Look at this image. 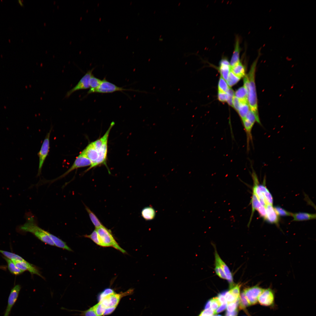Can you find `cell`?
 Returning a JSON list of instances; mask_svg holds the SVG:
<instances>
[{"mask_svg":"<svg viewBox=\"0 0 316 316\" xmlns=\"http://www.w3.org/2000/svg\"><path fill=\"white\" fill-rule=\"evenodd\" d=\"M234 96L239 99L240 102H248L247 91L244 86L238 89L235 92Z\"/></svg>","mask_w":316,"mask_h":316,"instance_id":"7402d4cb","label":"cell"},{"mask_svg":"<svg viewBox=\"0 0 316 316\" xmlns=\"http://www.w3.org/2000/svg\"><path fill=\"white\" fill-rule=\"evenodd\" d=\"M274 209L278 216H291L292 213L279 206H276Z\"/></svg>","mask_w":316,"mask_h":316,"instance_id":"f35d334b","label":"cell"},{"mask_svg":"<svg viewBox=\"0 0 316 316\" xmlns=\"http://www.w3.org/2000/svg\"><path fill=\"white\" fill-rule=\"evenodd\" d=\"M214 311L211 308L202 311L198 316H212Z\"/></svg>","mask_w":316,"mask_h":316,"instance_id":"ee69618b","label":"cell"},{"mask_svg":"<svg viewBox=\"0 0 316 316\" xmlns=\"http://www.w3.org/2000/svg\"><path fill=\"white\" fill-rule=\"evenodd\" d=\"M94 309L98 316H102L106 308L100 302H99L93 306Z\"/></svg>","mask_w":316,"mask_h":316,"instance_id":"e575fe53","label":"cell"},{"mask_svg":"<svg viewBox=\"0 0 316 316\" xmlns=\"http://www.w3.org/2000/svg\"><path fill=\"white\" fill-rule=\"evenodd\" d=\"M94 69L93 68L88 70L85 74L81 78L77 84L73 88L66 93L65 97H69L73 92L77 90H84L90 88L89 80L92 75V72Z\"/></svg>","mask_w":316,"mask_h":316,"instance_id":"9c48e42d","label":"cell"},{"mask_svg":"<svg viewBox=\"0 0 316 316\" xmlns=\"http://www.w3.org/2000/svg\"><path fill=\"white\" fill-rule=\"evenodd\" d=\"M85 205V209L89 214L90 218L95 228L104 226L95 214L87 207Z\"/></svg>","mask_w":316,"mask_h":316,"instance_id":"d4e9b609","label":"cell"},{"mask_svg":"<svg viewBox=\"0 0 316 316\" xmlns=\"http://www.w3.org/2000/svg\"><path fill=\"white\" fill-rule=\"evenodd\" d=\"M20 229L24 232H30L38 239L46 244L55 246L52 241L46 233V231L39 227L35 222L33 217H28L27 221L19 227Z\"/></svg>","mask_w":316,"mask_h":316,"instance_id":"7a4b0ae2","label":"cell"},{"mask_svg":"<svg viewBox=\"0 0 316 316\" xmlns=\"http://www.w3.org/2000/svg\"><path fill=\"white\" fill-rule=\"evenodd\" d=\"M227 303H225L222 304L214 312V314H215L220 312H221L224 310H225L227 307Z\"/></svg>","mask_w":316,"mask_h":316,"instance_id":"c3c4849f","label":"cell"},{"mask_svg":"<svg viewBox=\"0 0 316 316\" xmlns=\"http://www.w3.org/2000/svg\"><path fill=\"white\" fill-rule=\"evenodd\" d=\"M210 307V300L208 301L206 303L205 307V310L209 308Z\"/></svg>","mask_w":316,"mask_h":316,"instance_id":"f907efd6","label":"cell"},{"mask_svg":"<svg viewBox=\"0 0 316 316\" xmlns=\"http://www.w3.org/2000/svg\"><path fill=\"white\" fill-rule=\"evenodd\" d=\"M18 1V2L19 4H20V5L21 6H23V2H22V1H21L20 0H19Z\"/></svg>","mask_w":316,"mask_h":316,"instance_id":"816d5d0a","label":"cell"},{"mask_svg":"<svg viewBox=\"0 0 316 316\" xmlns=\"http://www.w3.org/2000/svg\"><path fill=\"white\" fill-rule=\"evenodd\" d=\"M240 79V78L234 75L230 70L226 82L229 86L231 87L236 84Z\"/></svg>","mask_w":316,"mask_h":316,"instance_id":"f546056e","label":"cell"},{"mask_svg":"<svg viewBox=\"0 0 316 316\" xmlns=\"http://www.w3.org/2000/svg\"><path fill=\"white\" fill-rule=\"evenodd\" d=\"M155 214L154 209L150 207L144 208L141 212L142 216L146 220L152 219L154 218Z\"/></svg>","mask_w":316,"mask_h":316,"instance_id":"4316f807","label":"cell"},{"mask_svg":"<svg viewBox=\"0 0 316 316\" xmlns=\"http://www.w3.org/2000/svg\"><path fill=\"white\" fill-rule=\"evenodd\" d=\"M214 270L216 274L221 279H226V277L224 272L219 265L216 262Z\"/></svg>","mask_w":316,"mask_h":316,"instance_id":"d590c367","label":"cell"},{"mask_svg":"<svg viewBox=\"0 0 316 316\" xmlns=\"http://www.w3.org/2000/svg\"><path fill=\"white\" fill-rule=\"evenodd\" d=\"M84 237L90 239L97 245L103 247V244L97 231L95 229L90 235L86 234L84 236Z\"/></svg>","mask_w":316,"mask_h":316,"instance_id":"f1b7e54d","label":"cell"},{"mask_svg":"<svg viewBox=\"0 0 316 316\" xmlns=\"http://www.w3.org/2000/svg\"><path fill=\"white\" fill-rule=\"evenodd\" d=\"M51 132V129L47 134L37 154L39 158L38 176L40 175L41 174L42 167L49 151V139Z\"/></svg>","mask_w":316,"mask_h":316,"instance_id":"8992f818","label":"cell"},{"mask_svg":"<svg viewBox=\"0 0 316 316\" xmlns=\"http://www.w3.org/2000/svg\"><path fill=\"white\" fill-rule=\"evenodd\" d=\"M250 109L248 102H240L237 112L242 120L246 117Z\"/></svg>","mask_w":316,"mask_h":316,"instance_id":"cb8c5ba5","label":"cell"},{"mask_svg":"<svg viewBox=\"0 0 316 316\" xmlns=\"http://www.w3.org/2000/svg\"><path fill=\"white\" fill-rule=\"evenodd\" d=\"M102 81V80L95 77L92 74L90 79V89L87 92V94L93 93L94 91L99 87Z\"/></svg>","mask_w":316,"mask_h":316,"instance_id":"603a6c76","label":"cell"},{"mask_svg":"<svg viewBox=\"0 0 316 316\" xmlns=\"http://www.w3.org/2000/svg\"><path fill=\"white\" fill-rule=\"evenodd\" d=\"M0 253L5 257L10 259L12 261H23L25 260L20 256L15 253L0 250Z\"/></svg>","mask_w":316,"mask_h":316,"instance_id":"83f0119b","label":"cell"},{"mask_svg":"<svg viewBox=\"0 0 316 316\" xmlns=\"http://www.w3.org/2000/svg\"><path fill=\"white\" fill-rule=\"evenodd\" d=\"M21 286L18 284L11 289L9 296L8 305L4 316H9L11 310L16 301L21 289Z\"/></svg>","mask_w":316,"mask_h":316,"instance_id":"5bb4252c","label":"cell"},{"mask_svg":"<svg viewBox=\"0 0 316 316\" xmlns=\"http://www.w3.org/2000/svg\"><path fill=\"white\" fill-rule=\"evenodd\" d=\"M133 90L130 89L123 88L119 87L115 85L108 81L105 78L102 80V82L99 87L95 90L93 93H112L116 91Z\"/></svg>","mask_w":316,"mask_h":316,"instance_id":"30bf717a","label":"cell"},{"mask_svg":"<svg viewBox=\"0 0 316 316\" xmlns=\"http://www.w3.org/2000/svg\"><path fill=\"white\" fill-rule=\"evenodd\" d=\"M115 293V291L112 289L109 288H107L98 294V300L99 302L104 298Z\"/></svg>","mask_w":316,"mask_h":316,"instance_id":"4dcf8cb0","label":"cell"},{"mask_svg":"<svg viewBox=\"0 0 316 316\" xmlns=\"http://www.w3.org/2000/svg\"><path fill=\"white\" fill-rule=\"evenodd\" d=\"M239 304L241 309H245L246 307L250 305L243 291L241 293L239 297Z\"/></svg>","mask_w":316,"mask_h":316,"instance_id":"836d02e7","label":"cell"},{"mask_svg":"<svg viewBox=\"0 0 316 316\" xmlns=\"http://www.w3.org/2000/svg\"><path fill=\"white\" fill-rule=\"evenodd\" d=\"M263 289L256 286L246 288L244 290L243 292L250 305H255L257 303L258 297Z\"/></svg>","mask_w":316,"mask_h":316,"instance_id":"8fae6325","label":"cell"},{"mask_svg":"<svg viewBox=\"0 0 316 316\" xmlns=\"http://www.w3.org/2000/svg\"><path fill=\"white\" fill-rule=\"evenodd\" d=\"M3 257L7 263L8 270L12 274L15 275H18L24 272L18 268L12 260L5 257Z\"/></svg>","mask_w":316,"mask_h":316,"instance_id":"484cf974","label":"cell"},{"mask_svg":"<svg viewBox=\"0 0 316 316\" xmlns=\"http://www.w3.org/2000/svg\"><path fill=\"white\" fill-rule=\"evenodd\" d=\"M291 216L293 218V221H303L308 220L316 218V214L304 212H299L292 213Z\"/></svg>","mask_w":316,"mask_h":316,"instance_id":"ffe728a7","label":"cell"},{"mask_svg":"<svg viewBox=\"0 0 316 316\" xmlns=\"http://www.w3.org/2000/svg\"><path fill=\"white\" fill-rule=\"evenodd\" d=\"M81 152L91 161L92 164L89 168L91 167L95 163L98 158L97 152L92 142L89 143Z\"/></svg>","mask_w":316,"mask_h":316,"instance_id":"9a60e30c","label":"cell"},{"mask_svg":"<svg viewBox=\"0 0 316 316\" xmlns=\"http://www.w3.org/2000/svg\"><path fill=\"white\" fill-rule=\"evenodd\" d=\"M117 306L107 308L105 309L103 316L109 315L112 313L115 310Z\"/></svg>","mask_w":316,"mask_h":316,"instance_id":"7dc6e473","label":"cell"},{"mask_svg":"<svg viewBox=\"0 0 316 316\" xmlns=\"http://www.w3.org/2000/svg\"><path fill=\"white\" fill-rule=\"evenodd\" d=\"M70 311H77L80 312L78 314L80 316H98L96 313L93 306L85 310H70Z\"/></svg>","mask_w":316,"mask_h":316,"instance_id":"d6a6232c","label":"cell"},{"mask_svg":"<svg viewBox=\"0 0 316 316\" xmlns=\"http://www.w3.org/2000/svg\"><path fill=\"white\" fill-rule=\"evenodd\" d=\"M231 71L237 76L240 78L245 75V68L240 61L237 64L231 68Z\"/></svg>","mask_w":316,"mask_h":316,"instance_id":"44dd1931","label":"cell"},{"mask_svg":"<svg viewBox=\"0 0 316 316\" xmlns=\"http://www.w3.org/2000/svg\"><path fill=\"white\" fill-rule=\"evenodd\" d=\"M224 297L228 304L235 302L237 299L229 291H227Z\"/></svg>","mask_w":316,"mask_h":316,"instance_id":"b9f144b4","label":"cell"},{"mask_svg":"<svg viewBox=\"0 0 316 316\" xmlns=\"http://www.w3.org/2000/svg\"><path fill=\"white\" fill-rule=\"evenodd\" d=\"M133 289H130L124 292L119 293H115L103 299L100 302L106 308L117 306L120 300L123 297L131 295L133 293Z\"/></svg>","mask_w":316,"mask_h":316,"instance_id":"52a82bcc","label":"cell"},{"mask_svg":"<svg viewBox=\"0 0 316 316\" xmlns=\"http://www.w3.org/2000/svg\"><path fill=\"white\" fill-rule=\"evenodd\" d=\"M226 93L228 97L226 102L229 105L233 107V99L235 92L232 89L229 88Z\"/></svg>","mask_w":316,"mask_h":316,"instance_id":"60d3db41","label":"cell"},{"mask_svg":"<svg viewBox=\"0 0 316 316\" xmlns=\"http://www.w3.org/2000/svg\"><path fill=\"white\" fill-rule=\"evenodd\" d=\"M92 164L91 161L84 154L81 152L76 158L73 164L69 169L61 176L55 179L54 180L63 177L75 169L87 166H90Z\"/></svg>","mask_w":316,"mask_h":316,"instance_id":"ba28073f","label":"cell"},{"mask_svg":"<svg viewBox=\"0 0 316 316\" xmlns=\"http://www.w3.org/2000/svg\"><path fill=\"white\" fill-rule=\"evenodd\" d=\"M239 298L235 302L228 304L227 306V311L232 312L237 309L239 305Z\"/></svg>","mask_w":316,"mask_h":316,"instance_id":"ab89813d","label":"cell"},{"mask_svg":"<svg viewBox=\"0 0 316 316\" xmlns=\"http://www.w3.org/2000/svg\"><path fill=\"white\" fill-rule=\"evenodd\" d=\"M241 285L239 284L234 285L233 287L230 288L229 291L237 299L240 297V288Z\"/></svg>","mask_w":316,"mask_h":316,"instance_id":"8d00e7d4","label":"cell"},{"mask_svg":"<svg viewBox=\"0 0 316 316\" xmlns=\"http://www.w3.org/2000/svg\"><path fill=\"white\" fill-rule=\"evenodd\" d=\"M102 242L103 247L111 246L122 252L123 253L126 251L121 248L118 245L113 236L111 231L103 226L95 228Z\"/></svg>","mask_w":316,"mask_h":316,"instance_id":"277c9868","label":"cell"},{"mask_svg":"<svg viewBox=\"0 0 316 316\" xmlns=\"http://www.w3.org/2000/svg\"><path fill=\"white\" fill-rule=\"evenodd\" d=\"M257 210L258 211L260 215L264 219L266 215L265 207L263 205H261Z\"/></svg>","mask_w":316,"mask_h":316,"instance_id":"f6af8a7d","label":"cell"},{"mask_svg":"<svg viewBox=\"0 0 316 316\" xmlns=\"http://www.w3.org/2000/svg\"><path fill=\"white\" fill-rule=\"evenodd\" d=\"M241 50L239 38L238 36L235 37L234 50L230 62L231 68L233 67L240 61V55Z\"/></svg>","mask_w":316,"mask_h":316,"instance_id":"2e32d148","label":"cell"},{"mask_svg":"<svg viewBox=\"0 0 316 316\" xmlns=\"http://www.w3.org/2000/svg\"><path fill=\"white\" fill-rule=\"evenodd\" d=\"M219 70L221 76L226 81L231 70L230 62L227 57H223L219 63Z\"/></svg>","mask_w":316,"mask_h":316,"instance_id":"ac0fdd59","label":"cell"},{"mask_svg":"<svg viewBox=\"0 0 316 316\" xmlns=\"http://www.w3.org/2000/svg\"><path fill=\"white\" fill-rule=\"evenodd\" d=\"M214 253L215 262L219 265L224 272L226 277V280L229 282L231 288L234 285L232 273L227 266L219 255L215 248Z\"/></svg>","mask_w":316,"mask_h":316,"instance_id":"4fadbf2b","label":"cell"},{"mask_svg":"<svg viewBox=\"0 0 316 316\" xmlns=\"http://www.w3.org/2000/svg\"><path fill=\"white\" fill-rule=\"evenodd\" d=\"M265 207L266 215L264 220L271 224H278L279 221V216L276 213L273 205H268Z\"/></svg>","mask_w":316,"mask_h":316,"instance_id":"e0dca14e","label":"cell"},{"mask_svg":"<svg viewBox=\"0 0 316 316\" xmlns=\"http://www.w3.org/2000/svg\"><path fill=\"white\" fill-rule=\"evenodd\" d=\"M210 301L211 308L214 312L221 305L217 297L212 298Z\"/></svg>","mask_w":316,"mask_h":316,"instance_id":"74e56055","label":"cell"},{"mask_svg":"<svg viewBox=\"0 0 316 316\" xmlns=\"http://www.w3.org/2000/svg\"><path fill=\"white\" fill-rule=\"evenodd\" d=\"M217 298L221 305L224 303H227L224 296L221 295L220 293L218 295Z\"/></svg>","mask_w":316,"mask_h":316,"instance_id":"681fc988","label":"cell"},{"mask_svg":"<svg viewBox=\"0 0 316 316\" xmlns=\"http://www.w3.org/2000/svg\"><path fill=\"white\" fill-rule=\"evenodd\" d=\"M228 97L226 93L218 91V98L220 101L222 102H226Z\"/></svg>","mask_w":316,"mask_h":316,"instance_id":"7bdbcfd3","label":"cell"},{"mask_svg":"<svg viewBox=\"0 0 316 316\" xmlns=\"http://www.w3.org/2000/svg\"><path fill=\"white\" fill-rule=\"evenodd\" d=\"M240 104V102L239 99L235 96L233 99V107L237 112Z\"/></svg>","mask_w":316,"mask_h":316,"instance_id":"bcb514c9","label":"cell"},{"mask_svg":"<svg viewBox=\"0 0 316 316\" xmlns=\"http://www.w3.org/2000/svg\"><path fill=\"white\" fill-rule=\"evenodd\" d=\"M259 53L257 58L251 65L248 73L244 77L243 86L247 91L248 102L250 110L255 113L257 118L260 120L258 110L257 99L255 82L256 66L261 54L260 51H259Z\"/></svg>","mask_w":316,"mask_h":316,"instance_id":"6da1fadb","label":"cell"},{"mask_svg":"<svg viewBox=\"0 0 316 316\" xmlns=\"http://www.w3.org/2000/svg\"><path fill=\"white\" fill-rule=\"evenodd\" d=\"M46 232L52 240L55 246L69 251H73L66 244L65 242L47 231H46Z\"/></svg>","mask_w":316,"mask_h":316,"instance_id":"d6986e66","label":"cell"},{"mask_svg":"<svg viewBox=\"0 0 316 316\" xmlns=\"http://www.w3.org/2000/svg\"><path fill=\"white\" fill-rule=\"evenodd\" d=\"M115 124L114 122H112L107 130L104 134L105 138L102 144L99 149L97 151L98 158L95 163L91 167L88 168L85 172L89 171L93 167L102 164L105 165L108 168L107 165V160L108 150V140L110 130Z\"/></svg>","mask_w":316,"mask_h":316,"instance_id":"5b68a950","label":"cell"},{"mask_svg":"<svg viewBox=\"0 0 316 316\" xmlns=\"http://www.w3.org/2000/svg\"><path fill=\"white\" fill-rule=\"evenodd\" d=\"M274 293L270 288L264 289L258 299V302L261 305L269 306L272 305L274 302Z\"/></svg>","mask_w":316,"mask_h":316,"instance_id":"7c38bea8","label":"cell"},{"mask_svg":"<svg viewBox=\"0 0 316 316\" xmlns=\"http://www.w3.org/2000/svg\"><path fill=\"white\" fill-rule=\"evenodd\" d=\"M252 176L253 181V194L264 207L268 205H273V199L271 194L264 185L259 184L257 176L253 169Z\"/></svg>","mask_w":316,"mask_h":316,"instance_id":"3957f363","label":"cell"},{"mask_svg":"<svg viewBox=\"0 0 316 316\" xmlns=\"http://www.w3.org/2000/svg\"><path fill=\"white\" fill-rule=\"evenodd\" d=\"M229 88L226 81L220 76L218 84V91L226 93Z\"/></svg>","mask_w":316,"mask_h":316,"instance_id":"1f68e13d","label":"cell"}]
</instances>
